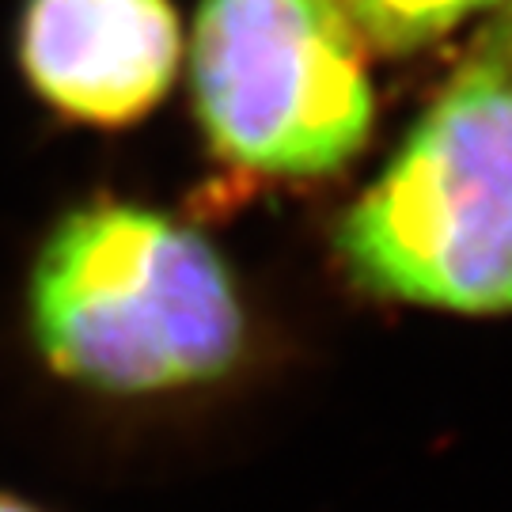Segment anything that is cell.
<instances>
[{"label": "cell", "instance_id": "obj_6", "mask_svg": "<svg viewBox=\"0 0 512 512\" xmlns=\"http://www.w3.org/2000/svg\"><path fill=\"white\" fill-rule=\"evenodd\" d=\"M0 512H42V509H35L31 501H19L12 494H0Z\"/></svg>", "mask_w": 512, "mask_h": 512}, {"label": "cell", "instance_id": "obj_5", "mask_svg": "<svg viewBox=\"0 0 512 512\" xmlns=\"http://www.w3.org/2000/svg\"><path fill=\"white\" fill-rule=\"evenodd\" d=\"M357 38L387 57L418 54L505 0H338Z\"/></svg>", "mask_w": 512, "mask_h": 512}, {"label": "cell", "instance_id": "obj_3", "mask_svg": "<svg viewBox=\"0 0 512 512\" xmlns=\"http://www.w3.org/2000/svg\"><path fill=\"white\" fill-rule=\"evenodd\" d=\"M190 92L209 152L266 179L342 171L376 118L365 42L338 0H202Z\"/></svg>", "mask_w": 512, "mask_h": 512}, {"label": "cell", "instance_id": "obj_1", "mask_svg": "<svg viewBox=\"0 0 512 512\" xmlns=\"http://www.w3.org/2000/svg\"><path fill=\"white\" fill-rule=\"evenodd\" d=\"M27 315L57 380L118 403L220 384L247 346L243 300L217 247L129 202L57 220L31 270Z\"/></svg>", "mask_w": 512, "mask_h": 512}, {"label": "cell", "instance_id": "obj_2", "mask_svg": "<svg viewBox=\"0 0 512 512\" xmlns=\"http://www.w3.org/2000/svg\"><path fill=\"white\" fill-rule=\"evenodd\" d=\"M361 293L459 315L512 311V38L486 35L338 224Z\"/></svg>", "mask_w": 512, "mask_h": 512}, {"label": "cell", "instance_id": "obj_4", "mask_svg": "<svg viewBox=\"0 0 512 512\" xmlns=\"http://www.w3.org/2000/svg\"><path fill=\"white\" fill-rule=\"evenodd\" d=\"M183 57L171 0H27L19 69L57 114L118 129L164 103Z\"/></svg>", "mask_w": 512, "mask_h": 512}, {"label": "cell", "instance_id": "obj_7", "mask_svg": "<svg viewBox=\"0 0 512 512\" xmlns=\"http://www.w3.org/2000/svg\"><path fill=\"white\" fill-rule=\"evenodd\" d=\"M509 38H512V19H509Z\"/></svg>", "mask_w": 512, "mask_h": 512}]
</instances>
